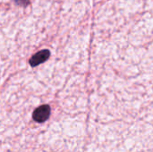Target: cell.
Segmentation results:
<instances>
[{
	"label": "cell",
	"instance_id": "2",
	"mask_svg": "<svg viewBox=\"0 0 153 152\" xmlns=\"http://www.w3.org/2000/svg\"><path fill=\"white\" fill-rule=\"evenodd\" d=\"M50 56V52L48 49H44V50H40L38 53H36L34 56H32V57L30 60V65L34 67L39 65V64L44 63L45 61H47L48 59V57Z\"/></svg>",
	"mask_w": 153,
	"mask_h": 152
},
{
	"label": "cell",
	"instance_id": "1",
	"mask_svg": "<svg viewBox=\"0 0 153 152\" xmlns=\"http://www.w3.org/2000/svg\"><path fill=\"white\" fill-rule=\"evenodd\" d=\"M50 116V108L48 105H42L36 108L32 114V118L37 123H43L48 119Z\"/></svg>",
	"mask_w": 153,
	"mask_h": 152
}]
</instances>
